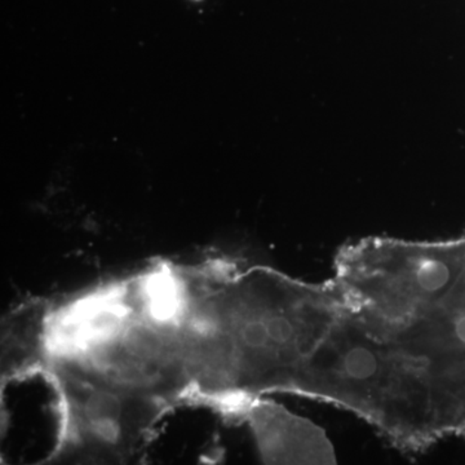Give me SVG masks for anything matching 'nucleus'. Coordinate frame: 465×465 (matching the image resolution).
<instances>
[{"label": "nucleus", "mask_w": 465, "mask_h": 465, "mask_svg": "<svg viewBox=\"0 0 465 465\" xmlns=\"http://www.w3.org/2000/svg\"><path fill=\"white\" fill-rule=\"evenodd\" d=\"M292 394L353 412L405 451L428 449L461 427L443 367L378 338L345 305Z\"/></svg>", "instance_id": "f257e3e1"}, {"label": "nucleus", "mask_w": 465, "mask_h": 465, "mask_svg": "<svg viewBox=\"0 0 465 465\" xmlns=\"http://www.w3.org/2000/svg\"><path fill=\"white\" fill-rule=\"evenodd\" d=\"M211 305L243 414L265 391H292L344 309L331 281L302 283L268 269L226 275Z\"/></svg>", "instance_id": "f03ea898"}, {"label": "nucleus", "mask_w": 465, "mask_h": 465, "mask_svg": "<svg viewBox=\"0 0 465 465\" xmlns=\"http://www.w3.org/2000/svg\"><path fill=\"white\" fill-rule=\"evenodd\" d=\"M464 258L458 244L366 238L339 251L331 282L351 316L394 344L448 298Z\"/></svg>", "instance_id": "7ed1b4c3"}, {"label": "nucleus", "mask_w": 465, "mask_h": 465, "mask_svg": "<svg viewBox=\"0 0 465 465\" xmlns=\"http://www.w3.org/2000/svg\"><path fill=\"white\" fill-rule=\"evenodd\" d=\"M249 421L262 460L268 464H336L335 449L322 428L271 401L253 400Z\"/></svg>", "instance_id": "20e7f679"}]
</instances>
